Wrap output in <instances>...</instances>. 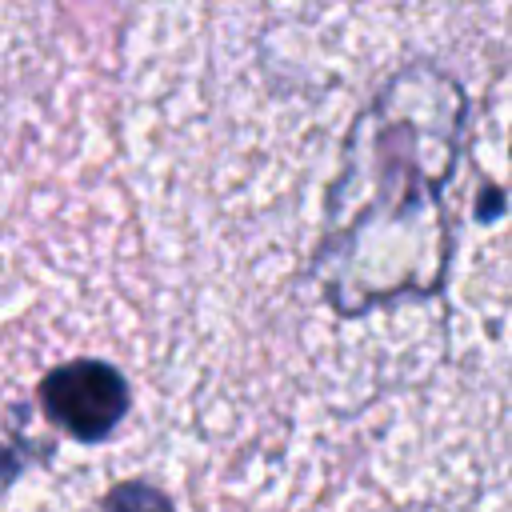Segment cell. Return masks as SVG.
<instances>
[{
	"mask_svg": "<svg viewBox=\"0 0 512 512\" xmlns=\"http://www.w3.org/2000/svg\"><path fill=\"white\" fill-rule=\"evenodd\" d=\"M40 404L56 428L80 444H96L128 416V384L104 360H68L40 384Z\"/></svg>",
	"mask_w": 512,
	"mask_h": 512,
	"instance_id": "obj_2",
	"label": "cell"
},
{
	"mask_svg": "<svg viewBox=\"0 0 512 512\" xmlns=\"http://www.w3.org/2000/svg\"><path fill=\"white\" fill-rule=\"evenodd\" d=\"M468 124L464 88L436 64H408L352 120L328 188L312 276L340 316L432 296L448 276L444 184Z\"/></svg>",
	"mask_w": 512,
	"mask_h": 512,
	"instance_id": "obj_1",
	"label": "cell"
},
{
	"mask_svg": "<svg viewBox=\"0 0 512 512\" xmlns=\"http://www.w3.org/2000/svg\"><path fill=\"white\" fill-rule=\"evenodd\" d=\"M24 464H28L24 444H16L12 436H4V432H0V484L16 480V476L24 472Z\"/></svg>",
	"mask_w": 512,
	"mask_h": 512,
	"instance_id": "obj_4",
	"label": "cell"
},
{
	"mask_svg": "<svg viewBox=\"0 0 512 512\" xmlns=\"http://www.w3.org/2000/svg\"><path fill=\"white\" fill-rule=\"evenodd\" d=\"M504 208V196H500V188H484V204H480V220H492V212H500Z\"/></svg>",
	"mask_w": 512,
	"mask_h": 512,
	"instance_id": "obj_5",
	"label": "cell"
},
{
	"mask_svg": "<svg viewBox=\"0 0 512 512\" xmlns=\"http://www.w3.org/2000/svg\"><path fill=\"white\" fill-rule=\"evenodd\" d=\"M100 512H172V500L148 480H128L104 496Z\"/></svg>",
	"mask_w": 512,
	"mask_h": 512,
	"instance_id": "obj_3",
	"label": "cell"
}]
</instances>
